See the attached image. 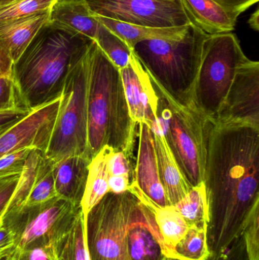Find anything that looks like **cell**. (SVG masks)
<instances>
[{
	"instance_id": "obj_1",
	"label": "cell",
	"mask_w": 259,
	"mask_h": 260,
	"mask_svg": "<svg viewBox=\"0 0 259 260\" xmlns=\"http://www.w3.org/2000/svg\"><path fill=\"white\" fill-rule=\"evenodd\" d=\"M258 181L259 128L210 122L203 180L209 259L242 236L259 206Z\"/></svg>"
},
{
	"instance_id": "obj_2",
	"label": "cell",
	"mask_w": 259,
	"mask_h": 260,
	"mask_svg": "<svg viewBox=\"0 0 259 260\" xmlns=\"http://www.w3.org/2000/svg\"><path fill=\"white\" fill-rule=\"evenodd\" d=\"M92 41L47 21L14 62L12 76L22 105L31 111L60 99L70 69Z\"/></svg>"
},
{
	"instance_id": "obj_3",
	"label": "cell",
	"mask_w": 259,
	"mask_h": 260,
	"mask_svg": "<svg viewBox=\"0 0 259 260\" xmlns=\"http://www.w3.org/2000/svg\"><path fill=\"white\" fill-rule=\"evenodd\" d=\"M88 54V156L92 159L107 145L131 158L137 124L129 114L120 70L94 41Z\"/></svg>"
},
{
	"instance_id": "obj_4",
	"label": "cell",
	"mask_w": 259,
	"mask_h": 260,
	"mask_svg": "<svg viewBox=\"0 0 259 260\" xmlns=\"http://www.w3.org/2000/svg\"><path fill=\"white\" fill-rule=\"evenodd\" d=\"M208 36L191 24L179 41L147 40L135 44L132 51L155 86L179 105L193 106V87Z\"/></svg>"
},
{
	"instance_id": "obj_5",
	"label": "cell",
	"mask_w": 259,
	"mask_h": 260,
	"mask_svg": "<svg viewBox=\"0 0 259 260\" xmlns=\"http://www.w3.org/2000/svg\"><path fill=\"white\" fill-rule=\"evenodd\" d=\"M154 87L158 95V124L182 175L191 187L198 186L203 183L210 121L194 107L179 105Z\"/></svg>"
},
{
	"instance_id": "obj_6",
	"label": "cell",
	"mask_w": 259,
	"mask_h": 260,
	"mask_svg": "<svg viewBox=\"0 0 259 260\" xmlns=\"http://www.w3.org/2000/svg\"><path fill=\"white\" fill-rule=\"evenodd\" d=\"M237 35H209L204 42L193 91V105L214 123L240 65L247 59Z\"/></svg>"
},
{
	"instance_id": "obj_7",
	"label": "cell",
	"mask_w": 259,
	"mask_h": 260,
	"mask_svg": "<svg viewBox=\"0 0 259 260\" xmlns=\"http://www.w3.org/2000/svg\"><path fill=\"white\" fill-rule=\"evenodd\" d=\"M88 49L86 53L71 67L64 83L53 134L45 153V155L53 162L68 156L81 155L89 157L88 134Z\"/></svg>"
},
{
	"instance_id": "obj_8",
	"label": "cell",
	"mask_w": 259,
	"mask_h": 260,
	"mask_svg": "<svg viewBox=\"0 0 259 260\" xmlns=\"http://www.w3.org/2000/svg\"><path fill=\"white\" fill-rule=\"evenodd\" d=\"M139 200L131 192H108L85 217L90 260H130L126 237Z\"/></svg>"
},
{
	"instance_id": "obj_9",
	"label": "cell",
	"mask_w": 259,
	"mask_h": 260,
	"mask_svg": "<svg viewBox=\"0 0 259 260\" xmlns=\"http://www.w3.org/2000/svg\"><path fill=\"white\" fill-rule=\"evenodd\" d=\"M81 210V206L56 197L5 214L2 225L13 234L15 250L55 246L69 232Z\"/></svg>"
},
{
	"instance_id": "obj_10",
	"label": "cell",
	"mask_w": 259,
	"mask_h": 260,
	"mask_svg": "<svg viewBox=\"0 0 259 260\" xmlns=\"http://www.w3.org/2000/svg\"><path fill=\"white\" fill-rule=\"evenodd\" d=\"M91 14L128 24L173 27L193 24L181 0H85Z\"/></svg>"
},
{
	"instance_id": "obj_11",
	"label": "cell",
	"mask_w": 259,
	"mask_h": 260,
	"mask_svg": "<svg viewBox=\"0 0 259 260\" xmlns=\"http://www.w3.org/2000/svg\"><path fill=\"white\" fill-rule=\"evenodd\" d=\"M214 123L259 128V62L249 58L237 69Z\"/></svg>"
},
{
	"instance_id": "obj_12",
	"label": "cell",
	"mask_w": 259,
	"mask_h": 260,
	"mask_svg": "<svg viewBox=\"0 0 259 260\" xmlns=\"http://www.w3.org/2000/svg\"><path fill=\"white\" fill-rule=\"evenodd\" d=\"M60 99L30 111L19 121L0 129V157L30 148L46 153L51 139Z\"/></svg>"
},
{
	"instance_id": "obj_13",
	"label": "cell",
	"mask_w": 259,
	"mask_h": 260,
	"mask_svg": "<svg viewBox=\"0 0 259 260\" xmlns=\"http://www.w3.org/2000/svg\"><path fill=\"white\" fill-rule=\"evenodd\" d=\"M120 73L132 121L137 125L146 123L152 128L158 122V95L133 51L129 64Z\"/></svg>"
},
{
	"instance_id": "obj_14",
	"label": "cell",
	"mask_w": 259,
	"mask_h": 260,
	"mask_svg": "<svg viewBox=\"0 0 259 260\" xmlns=\"http://www.w3.org/2000/svg\"><path fill=\"white\" fill-rule=\"evenodd\" d=\"M138 125V157L131 183L157 206H170L160 179L153 133L146 123H140Z\"/></svg>"
},
{
	"instance_id": "obj_15",
	"label": "cell",
	"mask_w": 259,
	"mask_h": 260,
	"mask_svg": "<svg viewBox=\"0 0 259 260\" xmlns=\"http://www.w3.org/2000/svg\"><path fill=\"white\" fill-rule=\"evenodd\" d=\"M126 246L130 260H162L167 256L153 212L140 200L128 229Z\"/></svg>"
},
{
	"instance_id": "obj_16",
	"label": "cell",
	"mask_w": 259,
	"mask_h": 260,
	"mask_svg": "<svg viewBox=\"0 0 259 260\" xmlns=\"http://www.w3.org/2000/svg\"><path fill=\"white\" fill-rule=\"evenodd\" d=\"M160 179L170 206L180 201L192 189L182 175L158 122L152 128Z\"/></svg>"
},
{
	"instance_id": "obj_17",
	"label": "cell",
	"mask_w": 259,
	"mask_h": 260,
	"mask_svg": "<svg viewBox=\"0 0 259 260\" xmlns=\"http://www.w3.org/2000/svg\"><path fill=\"white\" fill-rule=\"evenodd\" d=\"M91 159L86 156L73 155L53 162L56 195L81 206L88 179Z\"/></svg>"
},
{
	"instance_id": "obj_18",
	"label": "cell",
	"mask_w": 259,
	"mask_h": 260,
	"mask_svg": "<svg viewBox=\"0 0 259 260\" xmlns=\"http://www.w3.org/2000/svg\"><path fill=\"white\" fill-rule=\"evenodd\" d=\"M50 11L0 21V47L18 60L40 29L49 21Z\"/></svg>"
},
{
	"instance_id": "obj_19",
	"label": "cell",
	"mask_w": 259,
	"mask_h": 260,
	"mask_svg": "<svg viewBox=\"0 0 259 260\" xmlns=\"http://www.w3.org/2000/svg\"><path fill=\"white\" fill-rule=\"evenodd\" d=\"M49 21L93 41L100 24L85 0H56L50 9Z\"/></svg>"
},
{
	"instance_id": "obj_20",
	"label": "cell",
	"mask_w": 259,
	"mask_h": 260,
	"mask_svg": "<svg viewBox=\"0 0 259 260\" xmlns=\"http://www.w3.org/2000/svg\"><path fill=\"white\" fill-rule=\"evenodd\" d=\"M129 190L133 192L153 212L157 226L165 247L166 255L173 257L175 246L185 236L189 229L188 224L174 206L160 207L157 206L132 183L129 186Z\"/></svg>"
},
{
	"instance_id": "obj_21",
	"label": "cell",
	"mask_w": 259,
	"mask_h": 260,
	"mask_svg": "<svg viewBox=\"0 0 259 260\" xmlns=\"http://www.w3.org/2000/svg\"><path fill=\"white\" fill-rule=\"evenodd\" d=\"M192 23L207 35L230 33L237 21L213 0H181Z\"/></svg>"
},
{
	"instance_id": "obj_22",
	"label": "cell",
	"mask_w": 259,
	"mask_h": 260,
	"mask_svg": "<svg viewBox=\"0 0 259 260\" xmlns=\"http://www.w3.org/2000/svg\"><path fill=\"white\" fill-rule=\"evenodd\" d=\"M94 16L100 24L121 38L132 50L135 44L147 40L179 41L185 36L190 25L173 27H146L128 24L104 17Z\"/></svg>"
},
{
	"instance_id": "obj_23",
	"label": "cell",
	"mask_w": 259,
	"mask_h": 260,
	"mask_svg": "<svg viewBox=\"0 0 259 260\" xmlns=\"http://www.w3.org/2000/svg\"><path fill=\"white\" fill-rule=\"evenodd\" d=\"M113 150L112 148L106 145L91 159L86 187L81 203L85 217L109 192L107 158Z\"/></svg>"
},
{
	"instance_id": "obj_24",
	"label": "cell",
	"mask_w": 259,
	"mask_h": 260,
	"mask_svg": "<svg viewBox=\"0 0 259 260\" xmlns=\"http://www.w3.org/2000/svg\"><path fill=\"white\" fill-rule=\"evenodd\" d=\"M173 257L182 260H208L207 224L190 226L185 236L175 246Z\"/></svg>"
},
{
	"instance_id": "obj_25",
	"label": "cell",
	"mask_w": 259,
	"mask_h": 260,
	"mask_svg": "<svg viewBox=\"0 0 259 260\" xmlns=\"http://www.w3.org/2000/svg\"><path fill=\"white\" fill-rule=\"evenodd\" d=\"M44 154L45 153L38 149H32L30 151L26 160L22 173L20 174L16 189L6 208L4 215L20 209L25 205L36 180L40 163Z\"/></svg>"
},
{
	"instance_id": "obj_26",
	"label": "cell",
	"mask_w": 259,
	"mask_h": 260,
	"mask_svg": "<svg viewBox=\"0 0 259 260\" xmlns=\"http://www.w3.org/2000/svg\"><path fill=\"white\" fill-rule=\"evenodd\" d=\"M173 206L189 227L208 223V205L203 183L192 187L190 192Z\"/></svg>"
},
{
	"instance_id": "obj_27",
	"label": "cell",
	"mask_w": 259,
	"mask_h": 260,
	"mask_svg": "<svg viewBox=\"0 0 259 260\" xmlns=\"http://www.w3.org/2000/svg\"><path fill=\"white\" fill-rule=\"evenodd\" d=\"M94 41L119 70L124 68L129 64L132 50L121 38L102 24H100Z\"/></svg>"
},
{
	"instance_id": "obj_28",
	"label": "cell",
	"mask_w": 259,
	"mask_h": 260,
	"mask_svg": "<svg viewBox=\"0 0 259 260\" xmlns=\"http://www.w3.org/2000/svg\"><path fill=\"white\" fill-rule=\"evenodd\" d=\"M56 197L53 161L44 154L40 163L34 184L24 206L41 204Z\"/></svg>"
},
{
	"instance_id": "obj_29",
	"label": "cell",
	"mask_w": 259,
	"mask_h": 260,
	"mask_svg": "<svg viewBox=\"0 0 259 260\" xmlns=\"http://www.w3.org/2000/svg\"><path fill=\"white\" fill-rule=\"evenodd\" d=\"M56 0H12L0 4V21L30 16L50 10Z\"/></svg>"
},
{
	"instance_id": "obj_30",
	"label": "cell",
	"mask_w": 259,
	"mask_h": 260,
	"mask_svg": "<svg viewBox=\"0 0 259 260\" xmlns=\"http://www.w3.org/2000/svg\"><path fill=\"white\" fill-rule=\"evenodd\" d=\"M242 238L248 260H259V206L251 214Z\"/></svg>"
},
{
	"instance_id": "obj_31",
	"label": "cell",
	"mask_w": 259,
	"mask_h": 260,
	"mask_svg": "<svg viewBox=\"0 0 259 260\" xmlns=\"http://www.w3.org/2000/svg\"><path fill=\"white\" fill-rule=\"evenodd\" d=\"M32 149L23 148L0 157V178L21 174Z\"/></svg>"
},
{
	"instance_id": "obj_32",
	"label": "cell",
	"mask_w": 259,
	"mask_h": 260,
	"mask_svg": "<svg viewBox=\"0 0 259 260\" xmlns=\"http://www.w3.org/2000/svg\"><path fill=\"white\" fill-rule=\"evenodd\" d=\"M16 107L24 106L20 100L13 76L0 78V111Z\"/></svg>"
},
{
	"instance_id": "obj_33",
	"label": "cell",
	"mask_w": 259,
	"mask_h": 260,
	"mask_svg": "<svg viewBox=\"0 0 259 260\" xmlns=\"http://www.w3.org/2000/svg\"><path fill=\"white\" fill-rule=\"evenodd\" d=\"M6 260H59L54 245L15 250Z\"/></svg>"
},
{
	"instance_id": "obj_34",
	"label": "cell",
	"mask_w": 259,
	"mask_h": 260,
	"mask_svg": "<svg viewBox=\"0 0 259 260\" xmlns=\"http://www.w3.org/2000/svg\"><path fill=\"white\" fill-rule=\"evenodd\" d=\"M131 158L123 151L113 150L107 158V170L109 176H126L131 177Z\"/></svg>"
},
{
	"instance_id": "obj_35",
	"label": "cell",
	"mask_w": 259,
	"mask_h": 260,
	"mask_svg": "<svg viewBox=\"0 0 259 260\" xmlns=\"http://www.w3.org/2000/svg\"><path fill=\"white\" fill-rule=\"evenodd\" d=\"M20 174L0 178V218L4 215L6 208L13 196L19 180Z\"/></svg>"
},
{
	"instance_id": "obj_36",
	"label": "cell",
	"mask_w": 259,
	"mask_h": 260,
	"mask_svg": "<svg viewBox=\"0 0 259 260\" xmlns=\"http://www.w3.org/2000/svg\"><path fill=\"white\" fill-rule=\"evenodd\" d=\"M218 4L231 18L237 21L238 17L258 0H213Z\"/></svg>"
},
{
	"instance_id": "obj_37",
	"label": "cell",
	"mask_w": 259,
	"mask_h": 260,
	"mask_svg": "<svg viewBox=\"0 0 259 260\" xmlns=\"http://www.w3.org/2000/svg\"><path fill=\"white\" fill-rule=\"evenodd\" d=\"M246 250L243 238L236 240L223 253L209 260H246Z\"/></svg>"
},
{
	"instance_id": "obj_38",
	"label": "cell",
	"mask_w": 259,
	"mask_h": 260,
	"mask_svg": "<svg viewBox=\"0 0 259 260\" xmlns=\"http://www.w3.org/2000/svg\"><path fill=\"white\" fill-rule=\"evenodd\" d=\"M30 112V110L24 107H16L11 109L0 111V129L19 121Z\"/></svg>"
},
{
	"instance_id": "obj_39",
	"label": "cell",
	"mask_w": 259,
	"mask_h": 260,
	"mask_svg": "<svg viewBox=\"0 0 259 260\" xmlns=\"http://www.w3.org/2000/svg\"><path fill=\"white\" fill-rule=\"evenodd\" d=\"M15 250L13 234L3 225L0 227V260L6 259Z\"/></svg>"
},
{
	"instance_id": "obj_40",
	"label": "cell",
	"mask_w": 259,
	"mask_h": 260,
	"mask_svg": "<svg viewBox=\"0 0 259 260\" xmlns=\"http://www.w3.org/2000/svg\"><path fill=\"white\" fill-rule=\"evenodd\" d=\"M130 178L126 176H109L108 185L109 192L120 194L129 190L131 184Z\"/></svg>"
},
{
	"instance_id": "obj_41",
	"label": "cell",
	"mask_w": 259,
	"mask_h": 260,
	"mask_svg": "<svg viewBox=\"0 0 259 260\" xmlns=\"http://www.w3.org/2000/svg\"><path fill=\"white\" fill-rule=\"evenodd\" d=\"M13 66L12 58L0 47V78L13 74Z\"/></svg>"
},
{
	"instance_id": "obj_42",
	"label": "cell",
	"mask_w": 259,
	"mask_h": 260,
	"mask_svg": "<svg viewBox=\"0 0 259 260\" xmlns=\"http://www.w3.org/2000/svg\"><path fill=\"white\" fill-rule=\"evenodd\" d=\"M248 24L250 26L252 30L255 31H258L259 30V9L257 8L255 12L250 15L249 20H248Z\"/></svg>"
},
{
	"instance_id": "obj_43",
	"label": "cell",
	"mask_w": 259,
	"mask_h": 260,
	"mask_svg": "<svg viewBox=\"0 0 259 260\" xmlns=\"http://www.w3.org/2000/svg\"><path fill=\"white\" fill-rule=\"evenodd\" d=\"M162 260H182L180 259H178V258L173 257V256H165L164 258H163Z\"/></svg>"
},
{
	"instance_id": "obj_44",
	"label": "cell",
	"mask_w": 259,
	"mask_h": 260,
	"mask_svg": "<svg viewBox=\"0 0 259 260\" xmlns=\"http://www.w3.org/2000/svg\"><path fill=\"white\" fill-rule=\"evenodd\" d=\"M12 1V0H0V4H3V3H8V2Z\"/></svg>"
},
{
	"instance_id": "obj_45",
	"label": "cell",
	"mask_w": 259,
	"mask_h": 260,
	"mask_svg": "<svg viewBox=\"0 0 259 260\" xmlns=\"http://www.w3.org/2000/svg\"><path fill=\"white\" fill-rule=\"evenodd\" d=\"M2 226V218H0V227Z\"/></svg>"
},
{
	"instance_id": "obj_46",
	"label": "cell",
	"mask_w": 259,
	"mask_h": 260,
	"mask_svg": "<svg viewBox=\"0 0 259 260\" xmlns=\"http://www.w3.org/2000/svg\"><path fill=\"white\" fill-rule=\"evenodd\" d=\"M169 1H173V0H169Z\"/></svg>"
},
{
	"instance_id": "obj_47",
	"label": "cell",
	"mask_w": 259,
	"mask_h": 260,
	"mask_svg": "<svg viewBox=\"0 0 259 260\" xmlns=\"http://www.w3.org/2000/svg\"><path fill=\"white\" fill-rule=\"evenodd\" d=\"M1 260H6V259H1Z\"/></svg>"
}]
</instances>
